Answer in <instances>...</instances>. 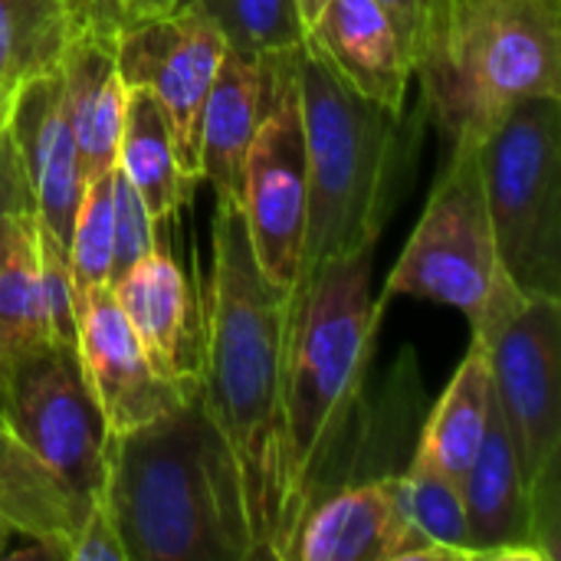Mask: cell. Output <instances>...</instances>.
Masks as SVG:
<instances>
[{
  "mask_svg": "<svg viewBox=\"0 0 561 561\" xmlns=\"http://www.w3.org/2000/svg\"><path fill=\"white\" fill-rule=\"evenodd\" d=\"M201 398L243 493L253 561H286V293L256 266L243 210L214 207V266L201 302Z\"/></svg>",
  "mask_w": 561,
  "mask_h": 561,
  "instance_id": "obj_1",
  "label": "cell"
},
{
  "mask_svg": "<svg viewBox=\"0 0 561 561\" xmlns=\"http://www.w3.org/2000/svg\"><path fill=\"white\" fill-rule=\"evenodd\" d=\"M102 500L125 561H253L240 477L201 388L105 440Z\"/></svg>",
  "mask_w": 561,
  "mask_h": 561,
  "instance_id": "obj_2",
  "label": "cell"
},
{
  "mask_svg": "<svg viewBox=\"0 0 561 561\" xmlns=\"http://www.w3.org/2000/svg\"><path fill=\"white\" fill-rule=\"evenodd\" d=\"M296 82L309 197L299 273L289 293L306 289L325 263L375 250L401 201L427 122L424 105L408 122L352 92L306 39L296 53Z\"/></svg>",
  "mask_w": 561,
  "mask_h": 561,
  "instance_id": "obj_3",
  "label": "cell"
},
{
  "mask_svg": "<svg viewBox=\"0 0 561 561\" xmlns=\"http://www.w3.org/2000/svg\"><path fill=\"white\" fill-rule=\"evenodd\" d=\"M371 256L325 263L299 293H286V450L289 539L358 431L365 375L381 309L371 299ZM289 546V542H286Z\"/></svg>",
  "mask_w": 561,
  "mask_h": 561,
  "instance_id": "obj_4",
  "label": "cell"
},
{
  "mask_svg": "<svg viewBox=\"0 0 561 561\" xmlns=\"http://www.w3.org/2000/svg\"><path fill=\"white\" fill-rule=\"evenodd\" d=\"M561 0H470L437 92L421 102L447 145H483L523 102L561 99Z\"/></svg>",
  "mask_w": 561,
  "mask_h": 561,
  "instance_id": "obj_5",
  "label": "cell"
},
{
  "mask_svg": "<svg viewBox=\"0 0 561 561\" xmlns=\"http://www.w3.org/2000/svg\"><path fill=\"white\" fill-rule=\"evenodd\" d=\"M391 296L460 309L480 342L526 302L496 253L480 145H450L447 168L388 276L385 299Z\"/></svg>",
  "mask_w": 561,
  "mask_h": 561,
  "instance_id": "obj_6",
  "label": "cell"
},
{
  "mask_svg": "<svg viewBox=\"0 0 561 561\" xmlns=\"http://www.w3.org/2000/svg\"><path fill=\"white\" fill-rule=\"evenodd\" d=\"M496 253L526 296L561 299V99L513 108L480 145Z\"/></svg>",
  "mask_w": 561,
  "mask_h": 561,
  "instance_id": "obj_7",
  "label": "cell"
},
{
  "mask_svg": "<svg viewBox=\"0 0 561 561\" xmlns=\"http://www.w3.org/2000/svg\"><path fill=\"white\" fill-rule=\"evenodd\" d=\"M302 46V43H299ZM296 49L263 56L266 102L243 164L240 210L260 273L283 293L293 289L306 240V128L296 82Z\"/></svg>",
  "mask_w": 561,
  "mask_h": 561,
  "instance_id": "obj_8",
  "label": "cell"
},
{
  "mask_svg": "<svg viewBox=\"0 0 561 561\" xmlns=\"http://www.w3.org/2000/svg\"><path fill=\"white\" fill-rule=\"evenodd\" d=\"M3 427L82 500L105 483V421L76 345L46 342L0 365Z\"/></svg>",
  "mask_w": 561,
  "mask_h": 561,
  "instance_id": "obj_9",
  "label": "cell"
},
{
  "mask_svg": "<svg viewBox=\"0 0 561 561\" xmlns=\"http://www.w3.org/2000/svg\"><path fill=\"white\" fill-rule=\"evenodd\" d=\"M227 39L217 23L191 0L174 10L135 20L115 33V62L128 89L148 92L174 138L181 168L197 178L201 115Z\"/></svg>",
  "mask_w": 561,
  "mask_h": 561,
  "instance_id": "obj_10",
  "label": "cell"
},
{
  "mask_svg": "<svg viewBox=\"0 0 561 561\" xmlns=\"http://www.w3.org/2000/svg\"><path fill=\"white\" fill-rule=\"evenodd\" d=\"M483 345L493 401L529 486L552 460H561V299H526Z\"/></svg>",
  "mask_w": 561,
  "mask_h": 561,
  "instance_id": "obj_11",
  "label": "cell"
},
{
  "mask_svg": "<svg viewBox=\"0 0 561 561\" xmlns=\"http://www.w3.org/2000/svg\"><path fill=\"white\" fill-rule=\"evenodd\" d=\"M76 352L108 437L138 431L197 391L154 375L108 286L76 293Z\"/></svg>",
  "mask_w": 561,
  "mask_h": 561,
  "instance_id": "obj_12",
  "label": "cell"
},
{
  "mask_svg": "<svg viewBox=\"0 0 561 561\" xmlns=\"http://www.w3.org/2000/svg\"><path fill=\"white\" fill-rule=\"evenodd\" d=\"M286 561H437L401 516L394 477L325 493L299 519Z\"/></svg>",
  "mask_w": 561,
  "mask_h": 561,
  "instance_id": "obj_13",
  "label": "cell"
},
{
  "mask_svg": "<svg viewBox=\"0 0 561 561\" xmlns=\"http://www.w3.org/2000/svg\"><path fill=\"white\" fill-rule=\"evenodd\" d=\"M108 289L154 375L184 391L201 388V319L174 256L158 243Z\"/></svg>",
  "mask_w": 561,
  "mask_h": 561,
  "instance_id": "obj_14",
  "label": "cell"
},
{
  "mask_svg": "<svg viewBox=\"0 0 561 561\" xmlns=\"http://www.w3.org/2000/svg\"><path fill=\"white\" fill-rule=\"evenodd\" d=\"M7 128L13 135V145L20 151L36 201V220L46 233H53L66 247L85 187V174L66 118L59 72L33 79L13 99Z\"/></svg>",
  "mask_w": 561,
  "mask_h": 561,
  "instance_id": "obj_15",
  "label": "cell"
},
{
  "mask_svg": "<svg viewBox=\"0 0 561 561\" xmlns=\"http://www.w3.org/2000/svg\"><path fill=\"white\" fill-rule=\"evenodd\" d=\"M302 39L352 92L404 115L414 72L388 13L375 0H325Z\"/></svg>",
  "mask_w": 561,
  "mask_h": 561,
  "instance_id": "obj_16",
  "label": "cell"
},
{
  "mask_svg": "<svg viewBox=\"0 0 561 561\" xmlns=\"http://www.w3.org/2000/svg\"><path fill=\"white\" fill-rule=\"evenodd\" d=\"M467 536L483 561H539L529 546V493L506 421L493 401L486 437L460 480Z\"/></svg>",
  "mask_w": 561,
  "mask_h": 561,
  "instance_id": "obj_17",
  "label": "cell"
},
{
  "mask_svg": "<svg viewBox=\"0 0 561 561\" xmlns=\"http://www.w3.org/2000/svg\"><path fill=\"white\" fill-rule=\"evenodd\" d=\"M56 72L82 174L85 181L99 178L115 168L128 102V85L115 62V36L76 30Z\"/></svg>",
  "mask_w": 561,
  "mask_h": 561,
  "instance_id": "obj_18",
  "label": "cell"
},
{
  "mask_svg": "<svg viewBox=\"0 0 561 561\" xmlns=\"http://www.w3.org/2000/svg\"><path fill=\"white\" fill-rule=\"evenodd\" d=\"M266 102V66L263 59L227 49L201 115L197 138V178L207 181L217 201L240 207L243 164Z\"/></svg>",
  "mask_w": 561,
  "mask_h": 561,
  "instance_id": "obj_19",
  "label": "cell"
},
{
  "mask_svg": "<svg viewBox=\"0 0 561 561\" xmlns=\"http://www.w3.org/2000/svg\"><path fill=\"white\" fill-rule=\"evenodd\" d=\"M85 510L89 500L69 490L0 424V516L13 536L43 546L49 559H66Z\"/></svg>",
  "mask_w": 561,
  "mask_h": 561,
  "instance_id": "obj_20",
  "label": "cell"
},
{
  "mask_svg": "<svg viewBox=\"0 0 561 561\" xmlns=\"http://www.w3.org/2000/svg\"><path fill=\"white\" fill-rule=\"evenodd\" d=\"M115 168L138 191L154 224L174 220L181 207L191 201V187L197 184L181 168L174 138L158 102L141 89H128Z\"/></svg>",
  "mask_w": 561,
  "mask_h": 561,
  "instance_id": "obj_21",
  "label": "cell"
},
{
  "mask_svg": "<svg viewBox=\"0 0 561 561\" xmlns=\"http://www.w3.org/2000/svg\"><path fill=\"white\" fill-rule=\"evenodd\" d=\"M490 414H493L490 352L483 342L470 339V352L463 355L457 375L450 378L434 414L427 417L414 457L434 463L437 470H444L450 480L460 483L486 437Z\"/></svg>",
  "mask_w": 561,
  "mask_h": 561,
  "instance_id": "obj_22",
  "label": "cell"
},
{
  "mask_svg": "<svg viewBox=\"0 0 561 561\" xmlns=\"http://www.w3.org/2000/svg\"><path fill=\"white\" fill-rule=\"evenodd\" d=\"M53 342L43 279L39 220L13 214L0 220V365Z\"/></svg>",
  "mask_w": 561,
  "mask_h": 561,
  "instance_id": "obj_23",
  "label": "cell"
},
{
  "mask_svg": "<svg viewBox=\"0 0 561 561\" xmlns=\"http://www.w3.org/2000/svg\"><path fill=\"white\" fill-rule=\"evenodd\" d=\"M76 33L62 0H0V108L39 76L59 69Z\"/></svg>",
  "mask_w": 561,
  "mask_h": 561,
  "instance_id": "obj_24",
  "label": "cell"
},
{
  "mask_svg": "<svg viewBox=\"0 0 561 561\" xmlns=\"http://www.w3.org/2000/svg\"><path fill=\"white\" fill-rule=\"evenodd\" d=\"M398 506L404 523L434 546L437 561H483L467 536V513L460 483L434 463L411 457L408 470L394 477Z\"/></svg>",
  "mask_w": 561,
  "mask_h": 561,
  "instance_id": "obj_25",
  "label": "cell"
},
{
  "mask_svg": "<svg viewBox=\"0 0 561 561\" xmlns=\"http://www.w3.org/2000/svg\"><path fill=\"white\" fill-rule=\"evenodd\" d=\"M375 3L388 13L401 39V49L411 62V72L421 82V102H427L444 79L450 39L470 0H375Z\"/></svg>",
  "mask_w": 561,
  "mask_h": 561,
  "instance_id": "obj_26",
  "label": "cell"
},
{
  "mask_svg": "<svg viewBox=\"0 0 561 561\" xmlns=\"http://www.w3.org/2000/svg\"><path fill=\"white\" fill-rule=\"evenodd\" d=\"M224 33L227 49L263 59L296 49L306 36L296 0H191Z\"/></svg>",
  "mask_w": 561,
  "mask_h": 561,
  "instance_id": "obj_27",
  "label": "cell"
},
{
  "mask_svg": "<svg viewBox=\"0 0 561 561\" xmlns=\"http://www.w3.org/2000/svg\"><path fill=\"white\" fill-rule=\"evenodd\" d=\"M112 187H115V168L89 178L72 217L66 256H69V276L72 293L108 286L112 276Z\"/></svg>",
  "mask_w": 561,
  "mask_h": 561,
  "instance_id": "obj_28",
  "label": "cell"
},
{
  "mask_svg": "<svg viewBox=\"0 0 561 561\" xmlns=\"http://www.w3.org/2000/svg\"><path fill=\"white\" fill-rule=\"evenodd\" d=\"M154 247H158V224L148 214L138 191L115 168V187H112V276H108V286L125 270H131L141 256H148Z\"/></svg>",
  "mask_w": 561,
  "mask_h": 561,
  "instance_id": "obj_29",
  "label": "cell"
},
{
  "mask_svg": "<svg viewBox=\"0 0 561 561\" xmlns=\"http://www.w3.org/2000/svg\"><path fill=\"white\" fill-rule=\"evenodd\" d=\"M69 561H125V549L118 539V529L112 523V513L102 500V493H95L89 500V510L69 542Z\"/></svg>",
  "mask_w": 561,
  "mask_h": 561,
  "instance_id": "obj_30",
  "label": "cell"
},
{
  "mask_svg": "<svg viewBox=\"0 0 561 561\" xmlns=\"http://www.w3.org/2000/svg\"><path fill=\"white\" fill-rule=\"evenodd\" d=\"M13 214H36V201L20 161V151L13 145L10 128H0V220Z\"/></svg>",
  "mask_w": 561,
  "mask_h": 561,
  "instance_id": "obj_31",
  "label": "cell"
},
{
  "mask_svg": "<svg viewBox=\"0 0 561 561\" xmlns=\"http://www.w3.org/2000/svg\"><path fill=\"white\" fill-rule=\"evenodd\" d=\"M76 30H95L115 36L122 30L118 20V0H62Z\"/></svg>",
  "mask_w": 561,
  "mask_h": 561,
  "instance_id": "obj_32",
  "label": "cell"
},
{
  "mask_svg": "<svg viewBox=\"0 0 561 561\" xmlns=\"http://www.w3.org/2000/svg\"><path fill=\"white\" fill-rule=\"evenodd\" d=\"M181 0H118V20H122V26H128L135 20H148V16L168 13Z\"/></svg>",
  "mask_w": 561,
  "mask_h": 561,
  "instance_id": "obj_33",
  "label": "cell"
},
{
  "mask_svg": "<svg viewBox=\"0 0 561 561\" xmlns=\"http://www.w3.org/2000/svg\"><path fill=\"white\" fill-rule=\"evenodd\" d=\"M299 3V16H302V26H309L316 16H319V10L325 7V0H296Z\"/></svg>",
  "mask_w": 561,
  "mask_h": 561,
  "instance_id": "obj_34",
  "label": "cell"
},
{
  "mask_svg": "<svg viewBox=\"0 0 561 561\" xmlns=\"http://www.w3.org/2000/svg\"><path fill=\"white\" fill-rule=\"evenodd\" d=\"M7 539H13V529L7 526V519L0 516V556L7 552Z\"/></svg>",
  "mask_w": 561,
  "mask_h": 561,
  "instance_id": "obj_35",
  "label": "cell"
},
{
  "mask_svg": "<svg viewBox=\"0 0 561 561\" xmlns=\"http://www.w3.org/2000/svg\"><path fill=\"white\" fill-rule=\"evenodd\" d=\"M3 125H7V112L0 108V128H3Z\"/></svg>",
  "mask_w": 561,
  "mask_h": 561,
  "instance_id": "obj_36",
  "label": "cell"
},
{
  "mask_svg": "<svg viewBox=\"0 0 561 561\" xmlns=\"http://www.w3.org/2000/svg\"><path fill=\"white\" fill-rule=\"evenodd\" d=\"M0 424H3V417H0Z\"/></svg>",
  "mask_w": 561,
  "mask_h": 561,
  "instance_id": "obj_37",
  "label": "cell"
}]
</instances>
